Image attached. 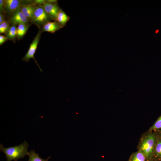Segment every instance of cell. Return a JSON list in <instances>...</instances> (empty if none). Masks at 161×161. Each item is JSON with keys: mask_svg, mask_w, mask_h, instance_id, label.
Wrapping results in <instances>:
<instances>
[{"mask_svg": "<svg viewBox=\"0 0 161 161\" xmlns=\"http://www.w3.org/2000/svg\"><path fill=\"white\" fill-rule=\"evenodd\" d=\"M153 157L158 161H161V139L158 135Z\"/></svg>", "mask_w": 161, "mask_h": 161, "instance_id": "cell-14", "label": "cell"}, {"mask_svg": "<svg viewBox=\"0 0 161 161\" xmlns=\"http://www.w3.org/2000/svg\"><path fill=\"white\" fill-rule=\"evenodd\" d=\"M27 155L29 158L28 161H48L50 158V156L46 159H44L39 156V154L37 153L34 150H30L28 152Z\"/></svg>", "mask_w": 161, "mask_h": 161, "instance_id": "cell-15", "label": "cell"}, {"mask_svg": "<svg viewBox=\"0 0 161 161\" xmlns=\"http://www.w3.org/2000/svg\"><path fill=\"white\" fill-rule=\"evenodd\" d=\"M160 129H161V116L158 118L150 128L151 130L155 131H157Z\"/></svg>", "mask_w": 161, "mask_h": 161, "instance_id": "cell-17", "label": "cell"}, {"mask_svg": "<svg viewBox=\"0 0 161 161\" xmlns=\"http://www.w3.org/2000/svg\"><path fill=\"white\" fill-rule=\"evenodd\" d=\"M0 12L4 14V2L3 0H0Z\"/></svg>", "mask_w": 161, "mask_h": 161, "instance_id": "cell-19", "label": "cell"}, {"mask_svg": "<svg viewBox=\"0 0 161 161\" xmlns=\"http://www.w3.org/2000/svg\"><path fill=\"white\" fill-rule=\"evenodd\" d=\"M31 24H20L18 25L17 29V39L18 40L22 39L26 33Z\"/></svg>", "mask_w": 161, "mask_h": 161, "instance_id": "cell-11", "label": "cell"}, {"mask_svg": "<svg viewBox=\"0 0 161 161\" xmlns=\"http://www.w3.org/2000/svg\"><path fill=\"white\" fill-rule=\"evenodd\" d=\"M70 18V17L61 9L58 13L55 21H57L63 27L66 26Z\"/></svg>", "mask_w": 161, "mask_h": 161, "instance_id": "cell-10", "label": "cell"}, {"mask_svg": "<svg viewBox=\"0 0 161 161\" xmlns=\"http://www.w3.org/2000/svg\"><path fill=\"white\" fill-rule=\"evenodd\" d=\"M42 5L46 12L54 21H55L58 13L61 9L58 4L50 3L46 1Z\"/></svg>", "mask_w": 161, "mask_h": 161, "instance_id": "cell-8", "label": "cell"}, {"mask_svg": "<svg viewBox=\"0 0 161 161\" xmlns=\"http://www.w3.org/2000/svg\"><path fill=\"white\" fill-rule=\"evenodd\" d=\"M145 155L140 151L133 153L128 161H148Z\"/></svg>", "mask_w": 161, "mask_h": 161, "instance_id": "cell-13", "label": "cell"}, {"mask_svg": "<svg viewBox=\"0 0 161 161\" xmlns=\"http://www.w3.org/2000/svg\"><path fill=\"white\" fill-rule=\"evenodd\" d=\"M42 32L41 31L40 29H39L36 36L34 38L32 42L30 44V47L27 53L22 58V60L25 62H28L30 59L33 58L39 68L41 72H42V70L35 59L34 55L37 49L38 45L39 42L41 35Z\"/></svg>", "mask_w": 161, "mask_h": 161, "instance_id": "cell-4", "label": "cell"}, {"mask_svg": "<svg viewBox=\"0 0 161 161\" xmlns=\"http://www.w3.org/2000/svg\"><path fill=\"white\" fill-rule=\"evenodd\" d=\"M8 40L5 36L0 35V45H1L4 43Z\"/></svg>", "mask_w": 161, "mask_h": 161, "instance_id": "cell-20", "label": "cell"}, {"mask_svg": "<svg viewBox=\"0 0 161 161\" xmlns=\"http://www.w3.org/2000/svg\"><path fill=\"white\" fill-rule=\"evenodd\" d=\"M52 20H53L46 12L43 5H39L36 7L30 23L36 25L39 29L46 23Z\"/></svg>", "mask_w": 161, "mask_h": 161, "instance_id": "cell-3", "label": "cell"}, {"mask_svg": "<svg viewBox=\"0 0 161 161\" xmlns=\"http://www.w3.org/2000/svg\"><path fill=\"white\" fill-rule=\"evenodd\" d=\"M62 28L57 21H49L46 23L39 29L42 32H47L54 33Z\"/></svg>", "mask_w": 161, "mask_h": 161, "instance_id": "cell-9", "label": "cell"}, {"mask_svg": "<svg viewBox=\"0 0 161 161\" xmlns=\"http://www.w3.org/2000/svg\"><path fill=\"white\" fill-rule=\"evenodd\" d=\"M157 135L154 133L148 134L141 142L139 150L145 156L148 160L153 156Z\"/></svg>", "mask_w": 161, "mask_h": 161, "instance_id": "cell-2", "label": "cell"}, {"mask_svg": "<svg viewBox=\"0 0 161 161\" xmlns=\"http://www.w3.org/2000/svg\"><path fill=\"white\" fill-rule=\"evenodd\" d=\"M5 20V15L4 14L0 13V24Z\"/></svg>", "mask_w": 161, "mask_h": 161, "instance_id": "cell-21", "label": "cell"}, {"mask_svg": "<svg viewBox=\"0 0 161 161\" xmlns=\"http://www.w3.org/2000/svg\"><path fill=\"white\" fill-rule=\"evenodd\" d=\"M28 146V144L26 141H24L18 145L6 148H4L0 143V150L5 154L7 161H17L27 155Z\"/></svg>", "mask_w": 161, "mask_h": 161, "instance_id": "cell-1", "label": "cell"}, {"mask_svg": "<svg viewBox=\"0 0 161 161\" xmlns=\"http://www.w3.org/2000/svg\"><path fill=\"white\" fill-rule=\"evenodd\" d=\"M157 131H158V136L161 139V129Z\"/></svg>", "mask_w": 161, "mask_h": 161, "instance_id": "cell-24", "label": "cell"}, {"mask_svg": "<svg viewBox=\"0 0 161 161\" xmlns=\"http://www.w3.org/2000/svg\"><path fill=\"white\" fill-rule=\"evenodd\" d=\"M46 1L48 3L52 4L57 3L58 0H46Z\"/></svg>", "mask_w": 161, "mask_h": 161, "instance_id": "cell-22", "label": "cell"}, {"mask_svg": "<svg viewBox=\"0 0 161 161\" xmlns=\"http://www.w3.org/2000/svg\"><path fill=\"white\" fill-rule=\"evenodd\" d=\"M36 6L33 3L32 1H23L20 10L24 16L30 20L32 17Z\"/></svg>", "mask_w": 161, "mask_h": 161, "instance_id": "cell-6", "label": "cell"}, {"mask_svg": "<svg viewBox=\"0 0 161 161\" xmlns=\"http://www.w3.org/2000/svg\"><path fill=\"white\" fill-rule=\"evenodd\" d=\"M10 24L8 21L6 20L0 24V33L6 34L8 31Z\"/></svg>", "mask_w": 161, "mask_h": 161, "instance_id": "cell-16", "label": "cell"}, {"mask_svg": "<svg viewBox=\"0 0 161 161\" xmlns=\"http://www.w3.org/2000/svg\"><path fill=\"white\" fill-rule=\"evenodd\" d=\"M17 29L16 25H11L8 31L5 35L8 40L15 43L17 38Z\"/></svg>", "mask_w": 161, "mask_h": 161, "instance_id": "cell-12", "label": "cell"}, {"mask_svg": "<svg viewBox=\"0 0 161 161\" xmlns=\"http://www.w3.org/2000/svg\"><path fill=\"white\" fill-rule=\"evenodd\" d=\"M148 161H159L155 158L153 157H152L151 159L148 160Z\"/></svg>", "mask_w": 161, "mask_h": 161, "instance_id": "cell-23", "label": "cell"}, {"mask_svg": "<svg viewBox=\"0 0 161 161\" xmlns=\"http://www.w3.org/2000/svg\"><path fill=\"white\" fill-rule=\"evenodd\" d=\"M23 1L20 0H4V14L12 15L20 7Z\"/></svg>", "mask_w": 161, "mask_h": 161, "instance_id": "cell-5", "label": "cell"}, {"mask_svg": "<svg viewBox=\"0 0 161 161\" xmlns=\"http://www.w3.org/2000/svg\"><path fill=\"white\" fill-rule=\"evenodd\" d=\"M33 3L36 6L42 5L46 2V0H32Z\"/></svg>", "mask_w": 161, "mask_h": 161, "instance_id": "cell-18", "label": "cell"}, {"mask_svg": "<svg viewBox=\"0 0 161 161\" xmlns=\"http://www.w3.org/2000/svg\"><path fill=\"white\" fill-rule=\"evenodd\" d=\"M30 21L22 13L20 7L10 16L8 21L11 25H18L20 24H29Z\"/></svg>", "mask_w": 161, "mask_h": 161, "instance_id": "cell-7", "label": "cell"}]
</instances>
